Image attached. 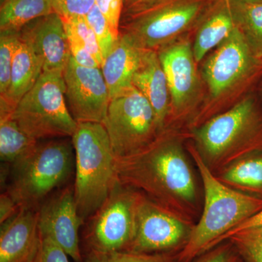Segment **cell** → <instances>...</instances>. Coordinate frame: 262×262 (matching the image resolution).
<instances>
[{"label": "cell", "mask_w": 262, "mask_h": 262, "mask_svg": "<svg viewBox=\"0 0 262 262\" xmlns=\"http://www.w3.org/2000/svg\"><path fill=\"white\" fill-rule=\"evenodd\" d=\"M118 182L192 222L198 211L194 174L178 135L165 127L151 144L115 158Z\"/></svg>", "instance_id": "cell-1"}, {"label": "cell", "mask_w": 262, "mask_h": 262, "mask_svg": "<svg viewBox=\"0 0 262 262\" xmlns=\"http://www.w3.org/2000/svg\"><path fill=\"white\" fill-rule=\"evenodd\" d=\"M204 189L201 219L187 244L177 253L179 262H193L218 246L230 231L262 209V198L239 192L221 182L206 165L195 147L189 149Z\"/></svg>", "instance_id": "cell-2"}, {"label": "cell", "mask_w": 262, "mask_h": 262, "mask_svg": "<svg viewBox=\"0 0 262 262\" xmlns=\"http://www.w3.org/2000/svg\"><path fill=\"white\" fill-rule=\"evenodd\" d=\"M75 149V201L82 220L96 213L118 184L115 157L103 123L78 122Z\"/></svg>", "instance_id": "cell-3"}, {"label": "cell", "mask_w": 262, "mask_h": 262, "mask_svg": "<svg viewBox=\"0 0 262 262\" xmlns=\"http://www.w3.org/2000/svg\"><path fill=\"white\" fill-rule=\"evenodd\" d=\"M260 122L254 102L246 98L194 128L195 149L213 173L248 156L257 144Z\"/></svg>", "instance_id": "cell-4"}, {"label": "cell", "mask_w": 262, "mask_h": 262, "mask_svg": "<svg viewBox=\"0 0 262 262\" xmlns=\"http://www.w3.org/2000/svg\"><path fill=\"white\" fill-rule=\"evenodd\" d=\"M215 0H158L136 11L122 13L120 34L135 46L158 51L196 28Z\"/></svg>", "instance_id": "cell-5"}, {"label": "cell", "mask_w": 262, "mask_h": 262, "mask_svg": "<svg viewBox=\"0 0 262 262\" xmlns=\"http://www.w3.org/2000/svg\"><path fill=\"white\" fill-rule=\"evenodd\" d=\"M75 149L69 138L39 141L32 155L13 165L8 192L20 208H38L44 198L72 173Z\"/></svg>", "instance_id": "cell-6"}, {"label": "cell", "mask_w": 262, "mask_h": 262, "mask_svg": "<svg viewBox=\"0 0 262 262\" xmlns=\"http://www.w3.org/2000/svg\"><path fill=\"white\" fill-rule=\"evenodd\" d=\"M11 117L22 130L38 141L72 138L77 122L66 101L63 72L43 71Z\"/></svg>", "instance_id": "cell-7"}, {"label": "cell", "mask_w": 262, "mask_h": 262, "mask_svg": "<svg viewBox=\"0 0 262 262\" xmlns=\"http://www.w3.org/2000/svg\"><path fill=\"white\" fill-rule=\"evenodd\" d=\"M103 125L116 159L144 149L162 131L151 103L133 84L110 99Z\"/></svg>", "instance_id": "cell-8"}, {"label": "cell", "mask_w": 262, "mask_h": 262, "mask_svg": "<svg viewBox=\"0 0 262 262\" xmlns=\"http://www.w3.org/2000/svg\"><path fill=\"white\" fill-rule=\"evenodd\" d=\"M139 191L120 183L91 217L85 233L90 251H128L136 234Z\"/></svg>", "instance_id": "cell-9"}, {"label": "cell", "mask_w": 262, "mask_h": 262, "mask_svg": "<svg viewBox=\"0 0 262 262\" xmlns=\"http://www.w3.org/2000/svg\"><path fill=\"white\" fill-rule=\"evenodd\" d=\"M194 225L140 192L136 206L135 237L127 251L178 253L187 244Z\"/></svg>", "instance_id": "cell-10"}, {"label": "cell", "mask_w": 262, "mask_h": 262, "mask_svg": "<svg viewBox=\"0 0 262 262\" xmlns=\"http://www.w3.org/2000/svg\"><path fill=\"white\" fill-rule=\"evenodd\" d=\"M63 77L66 101L75 121L103 123L110 95L101 68L82 67L71 56Z\"/></svg>", "instance_id": "cell-11"}, {"label": "cell", "mask_w": 262, "mask_h": 262, "mask_svg": "<svg viewBox=\"0 0 262 262\" xmlns=\"http://www.w3.org/2000/svg\"><path fill=\"white\" fill-rule=\"evenodd\" d=\"M259 60L237 27L207 58L203 77L211 97L223 96L252 73Z\"/></svg>", "instance_id": "cell-12"}, {"label": "cell", "mask_w": 262, "mask_h": 262, "mask_svg": "<svg viewBox=\"0 0 262 262\" xmlns=\"http://www.w3.org/2000/svg\"><path fill=\"white\" fill-rule=\"evenodd\" d=\"M158 53L171 98L169 120H177L189 113L199 94L200 80L192 46L186 38L180 37L162 48Z\"/></svg>", "instance_id": "cell-13"}, {"label": "cell", "mask_w": 262, "mask_h": 262, "mask_svg": "<svg viewBox=\"0 0 262 262\" xmlns=\"http://www.w3.org/2000/svg\"><path fill=\"white\" fill-rule=\"evenodd\" d=\"M75 201L74 187H66L39 209L40 235L49 237L73 258L82 261L79 229L83 222Z\"/></svg>", "instance_id": "cell-14"}, {"label": "cell", "mask_w": 262, "mask_h": 262, "mask_svg": "<svg viewBox=\"0 0 262 262\" xmlns=\"http://www.w3.org/2000/svg\"><path fill=\"white\" fill-rule=\"evenodd\" d=\"M18 35L42 61L43 71L63 72L71 53L64 24L59 15L53 12L35 19L20 29Z\"/></svg>", "instance_id": "cell-15"}, {"label": "cell", "mask_w": 262, "mask_h": 262, "mask_svg": "<svg viewBox=\"0 0 262 262\" xmlns=\"http://www.w3.org/2000/svg\"><path fill=\"white\" fill-rule=\"evenodd\" d=\"M40 243L39 209L20 208L1 225L0 262H33Z\"/></svg>", "instance_id": "cell-16"}, {"label": "cell", "mask_w": 262, "mask_h": 262, "mask_svg": "<svg viewBox=\"0 0 262 262\" xmlns=\"http://www.w3.org/2000/svg\"><path fill=\"white\" fill-rule=\"evenodd\" d=\"M132 84L151 103L163 130L170 118L171 98L158 51L144 50L140 64L133 77Z\"/></svg>", "instance_id": "cell-17"}, {"label": "cell", "mask_w": 262, "mask_h": 262, "mask_svg": "<svg viewBox=\"0 0 262 262\" xmlns=\"http://www.w3.org/2000/svg\"><path fill=\"white\" fill-rule=\"evenodd\" d=\"M42 72V61L27 43L18 39L9 88L6 95L0 97V116L12 115L19 101L34 87Z\"/></svg>", "instance_id": "cell-18"}, {"label": "cell", "mask_w": 262, "mask_h": 262, "mask_svg": "<svg viewBox=\"0 0 262 262\" xmlns=\"http://www.w3.org/2000/svg\"><path fill=\"white\" fill-rule=\"evenodd\" d=\"M236 27L229 0H215L196 27L192 49L196 63L223 42Z\"/></svg>", "instance_id": "cell-19"}, {"label": "cell", "mask_w": 262, "mask_h": 262, "mask_svg": "<svg viewBox=\"0 0 262 262\" xmlns=\"http://www.w3.org/2000/svg\"><path fill=\"white\" fill-rule=\"evenodd\" d=\"M144 49L135 46L126 36L120 34L110 53L101 65L110 99L132 85L134 73L142 58Z\"/></svg>", "instance_id": "cell-20"}, {"label": "cell", "mask_w": 262, "mask_h": 262, "mask_svg": "<svg viewBox=\"0 0 262 262\" xmlns=\"http://www.w3.org/2000/svg\"><path fill=\"white\" fill-rule=\"evenodd\" d=\"M22 130L11 115L0 116V159L12 165L32 154L39 144Z\"/></svg>", "instance_id": "cell-21"}, {"label": "cell", "mask_w": 262, "mask_h": 262, "mask_svg": "<svg viewBox=\"0 0 262 262\" xmlns=\"http://www.w3.org/2000/svg\"><path fill=\"white\" fill-rule=\"evenodd\" d=\"M51 0H4L0 6V32H19L27 24L53 13Z\"/></svg>", "instance_id": "cell-22"}, {"label": "cell", "mask_w": 262, "mask_h": 262, "mask_svg": "<svg viewBox=\"0 0 262 262\" xmlns=\"http://www.w3.org/2000/svg\"><path fill=\"white\" fill-rule=\"evenodd\" d=\"M216 177L234 189L261 192L262 157L248 155L221 170Z\"/></svg>", "instance_id": "cell-23"}, {"label": "cell", "mask_w": 262, "mask_h": 262, "mask_svg": "<svg viewBox=\"0 0 262 262\" xmlns=\"http://www.w3.org/2000/svg\"><path fill=\"white\" fill-rule=\"evenodd\" d=\"M236 27L242 33L251 51L262 58V3L252 4L229 0Z\"/></svg>", "instance_id": "cell-24"}, {"label": "cell", "mask_w": 262, "mask_h": 262, "mask_svg": "<svg viewBox=\"0 0 262 262\" xmlns=\"http://www.w3.org/2000/svg\"><path fill=\"white\" fill-rule=\"evenodd\" d=\"M177 254L173 253H136L127 251L112 253L89 251L85 262H179Z\"/></svg>", "instance_id": "cell-25"}, {"label": "cell", "mask_w": 262, "mask_h": 262, "mask_svg": "<svg viewBox=\"0 0 262 262\" xmlns=\"http://www.w3.org/2000/svg\"><path fill=\"white\" fill-rule=\"evenodd\" d=\"M228 241L247 262H262V227L246 229L229 236Z\"/></svg>", "instance_id": "cell-26"}, {"label": "cell", "mask_w": 262, "mask_h": 262, "mask_svg": "<svg viewBox=\"0 0 262 262\" xmlns=\"http://www.w3.org/2000/svg\"><path fill=\"white\" fill-rule=\"evenodd\" d=\"M19 39L18 32H0V97L9 88L13 56Z\"/></svg>", "instance_id": "cell-27"}, {"label": "cell", "mask_w": 262, "mask_h": 262, "mask_svg": "<svg viewBox=\"0 0 262 262\" xmlns=\"http://www.w3.org/2000/svg\"><path fill=\"white\" fill-rule=\"evenodd\" d=\"M85 18L94 30L103 60L112 51L119 37L114 34L108 20L96 5Z\"/></svg>", "instance_id": "cell-28"}, {"label": "cell", "mask_w": 262, "mask_h": 262, "mask_svg": "<svg viewBox=\"0 0 262 262\" xmlns=\"http://www.w3.org/2000/svg\"><path fill=\"white\" fill-rule=\"evenodd\" d=\"M61 17V16H60ZM63 23L70 26L76 34L79 36L90 53L97 60L100 65L103 61L102 55L96 35L85 16L74 17V18H62Z\"/></svg>", "instance_id": "cell-29"}, {"label": "cell", "mask_w": 262, "mask_h": 262, "mask_svg": "<svg viewBox=\"0 0 262 262\" xmlns=\"http://www.w3.org/2000/svg\"><path fill=\"white\" fill-rule=\"evenodd\" d=\"M63 24H64L66 32L68 37L71 56L76 63L89 68H101V65L94 56L90 53L75 31L67 24L63 23Z\"/></svg>", "instance_id": "cell-30"}, {"label": "cell", "mask_w": 262, "mask_h": 262, "mask_svg": "<svg viewBox=\"0 0 262 262\" xmlns=\"http://www.w3.org/2000/svg\"><path fill=\"white\" fill-rule=\"evenodd\" d=\"M51 3L62 18L86 16L95 6V0H51Z\"/></svg>", "instance_id": "cell-31"}, {"label": "cell", "mask_w": 262, "mask_h": 262, "mask_svg": "<svg viewBox=\"0 0 262 262\" xmlns=\"http://www.w3.org/2000/svg\"><path fill=\"white\" fill-rule=\"evenodd\" d=\"M215 246L196 258L194 262H241V257L228 241Z\"/></svg>", "instance_id": "cell-32"}, {"label": "cell", "mask_w": 262, "mask_h": 262, "mask_svg": "<svg viewBox=\"0 0 262 262\" xmlns=\"http://www.w3.org/2000/svg\"><path fill=\"white\" fill-rule=\"evenodd\" d=\"M95 5L108 20L114 34L119 37V28L124 8L123 0H95Z\"/></svg>", "instance_id": "cell-33"}, {"label": "cell", "mask_w": 262, "mask_h": 262, "mask_svg": "<svg viewBox=\"0 0 262 262\" xmlns=\"http://www.w3.org/2000/svg\"><path fill=\"white\" fill-rule=\"evenodd\" d=\"M41 236V235H40ZM33 262H70L68 254L49 237L41 236L40 246Z\"/></svg>", "instance_id": "cell-34"}, {"label": "cell", "mask_w": 262, "mask_h": 262, "mask_svg": "<svg viewBox=\"0 0 262 262\" xmlns=\"http://www.w3.org/2000/svg\"><path fill=\"white\" fill-rule=\"evenodd\" d=\"M20 209V206L17 204L8 192L2 193L0 196V223H5L9 220Z\"/></svg>", "instance_id": "cell-35"}, {"label": "cell", "mask_w": 262, "mask_h": 262, "mask_svg": "<svg viewBox=\"0 0 262 262\" xmlns=\"http://www.w3.org/2000/svg\"><path fill=\"white\" fill-rule=\"evenodd\" d=\"M260 227H262V209L261 211H258L257 213L251 216V218L245 221L242 224H241V225L236 227L235 228L232 229L229 233L224 236L222 239H221L220 244L225 242L226 239L228 238L229 236L234 233H237V232H241V231L249 229L260 228Z\"/></svg>", "instance_id": "cell-36"}, {"label": "cell", "mask_w": 262, "mask_h": 262, "mask_svg": "<svg viewBox=\"0 0 262 262\" xmlns=\"http://www.w3.org/2000/svg\"><path fill=\"white\" fill-rule=\"evenodd\" d=\"M158 0H123L124 8L122 13H130L146 8Z\"/></svg>", "instance_id": "cell-37"}, {"label": "cell", "mask_w": 262, "mask_h": 262, "mask_svg": "<svg viewBox=\"0 0 262 262\" xmlns=\"http://www.w3.org/2000/svg\"><path fill=\"white\" fill-rule=\"evenodd\" d=\"M241 1L244 2V3H252V4L262 3V0H241Z\"/></svg>", "instance_id": "cell-38"}]
</instances>
